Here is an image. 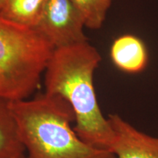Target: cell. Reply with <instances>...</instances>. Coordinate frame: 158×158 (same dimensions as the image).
Returning <instances> with one entry per match:
<instances>
[{
	"mask_svg": "<svg viewBox=\"0 0 158 158\" xmlns=\"http://www.w3.org/2000/svg\"><path fill=\"white\" fill-rule=\"evenodd\" d=\"M101 59L88 41L54 48L45 69V93L68 102L76 116L74 130L83 141L111 152L114 133L102 114L94 86V71Z\"/></svg>",
	"mask_w": 158,
	"mask_h": 158,
	"instance_id": "cell-1",
	"label": "cell"
},
{
	"mask_svg": "<svg viewBox=\"0 0 158 158\" xmlns=\"http://www.w3.org/2000/svg\"><path fill=\"white\" fill-rule=\"evenodd\" d=\"M10 108L27 158H115L79 138L73 109L62 97L44 93L10 101Z\"/></svg>",
	"mask_w": 158,
	"mask_h": 158,
	"instance_id": "cell-2",
	"label": "cell"
},
{
	"mask_svg": "<svg viewBox=\"0 0 158 158\" xmlns=\"http://www.w3.org/2000/svg\"><path fill=\"white\" fill-rule=\"evenodd\" d=\"M54 50L36 29L0 15V98L28 99L38 87Z\"/></svg>",
	"mask_w": 158,
	"mask_h": 158,
	"instance_id": "cell-3",
	"label": "cell"
},
{
	"mask_svg": "<svg viewBox=\"0 0 158 158\" xmlns=\"http://www.w3.org/2000/svg\"><path fill=\"white\" fill-rule=\"evenodd\" d=\"M82 15L70 0H46L35 29L54 48L87 41Z\"/></svg>",
	"mask_w": 158,
	"mask_h": 158,
	"instance_id": "cell-4",
	"label": "cell"
},
{
	"mask_svg": "<svg viewBox=\"0 0 158 158\" xmlns=\"http://www.w3.org/2000/svg\"><path fill=\"white\" fill-rule=\"evenodd\" d=\"M107 118L114 133L111 152L115 158H158V138L140 131L116 114Z\"/></svg>",
	"mask_w": 158,
	"mask_h": 158,
	"instance_id": "cell-5",
	"label": "cell"
},
{
	"mask_svg": "<svg viewBox=\"0 0 158 158\" xmlns=\"http://www.w3.org/2000/svg\"><path fill=\"white\" fill-rule=\"evenodd\" d=\"M110 58L114 65L127 73H138L147 68L148 51L143 41L133 35H124L114 41Z\"/></svg>",
	"mask_w": 158,
	"mask_h": 158,
	"instance_id": "cell-6",
	"label": "cell"
},
{
	"mask_svg": "<svg viewBox=\"0 0 158 158\" xmlns=\"http://www.w3.org/2000/svg\"><path fill=\"white\" fill-rule=\"evenodd\" d=\"M24 153L10 101L0 98V158H21Z\"/></svg>",
	"mask_w": 158,
	"mask_h": 158,
	"instance_id": "cell-7",
	"label": "cell"
},
{
	"mask_svg": "<svg viewBox=\"0 0 158 158\" xmlns=\"http://www.w3.org/2000/svg\"><path fill=\"white\" fill-rule=\"evenodd\" d=\"M46 0H7L0 15L15 24L35 29Z\"/></svg>",
	"mask_w": 158,
	"mask_h": 158,
	"instance_id": "cell-8",
	"label": "cell"
},
{
	"mask_svg": "<svg viewBox=\"0 0 158 158\" xmlns=\"http://www.w3.org/2000/svg\"><path fill=\"white\" fill-rule=\"evenodd\" d=\"M84 19L85 27L101 28L112 0H70Z\"/></svg>",
	"mask_w": 158,
	"mask_h": 158,
	"instance_id": "cell-9",
	"label": "cell"
},
{
	"mask_svg": "<svg viewBox=\"0 0 158 158\" xmlns=\"http://www.w3.org/2000/svg\"><path fill=\"white\" fill-rule=\"evenodd\" d=\"M7 2V0H0V10H1L4 7V6H5V5Z\"/></svg>",
	"mask_w": 158,
	"mask_h": 158,
	"instance_id": "cell-10",
	"label": "cell"
},
{
	"mask_svg": "<svg viewBox=\"0 0 158 158\" xmlns=\"http://www.w3.org/2000/svg\"><path fill=\"white\" fill-rule=\"evenodd\" d=\"M21 158H27V156H23V157H21Z\"/></svg>",
	"mask_w": 158,
	"mask_h": 158,
	"instance_id": "cell-11",
	"label": "cell"
}]
</instances>
